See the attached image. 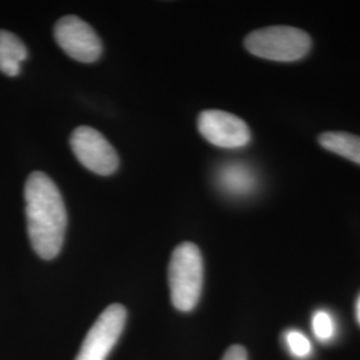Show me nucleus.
Returning a JSON list of instances; mask_svg holds the SVG:
<instances>
[{"label": "nucleus", "mask_w": 360, "mask_h": 360, "mask_svg": "<svg viewBox=\"0 0 360 360\" xmlns=\"http://www.w3.org/2000/svg\"><path fill=\"white\" fill-rule=\"evenodd\" d=\"M247 51L274 62H295L309 53L311 38L304 31L290 26L260 28L245 39Z\"/></svg>", "instance_id": "obj_3"}, {"label": "nucleus", "mask_w": 360, "mask_h": 360, "mask_svg": "<svg viewBox=\"0 0 360 360\" xmlns=\"http://www.w3.org/2000/svg\"><path fill=\"white\" fill-rule=\"evenodd\" d=\"M221 360H248V356L243 346H232L226 351Z\"/></svg>", "instance_id": "obj_13"}, {"label": "nucleus", "mask_w": 360, "mask_h": 360, "mask_svg": "<svg viewBox=\"0 0 360 360\" xmlns=\"http://www.w3.org/2000/svg\"><path fill=\"white\" fill-rule=\"evenodd\" d=\"M217 183L223 193L231 196H247L257 188L254 169L240 162H230L218 168Z\"/></svg>", "instance_id": "obj_8"}, {"label": "nucleus", "mask_w": 360, "mask_h": 360, "mask_svg": "<svg viewBox=\"0 0 360 360\" xmlns=\"http://www.w3.org/2000/svg\"><path fill=\"white\" fill-rule=\"evenodd\" d=\"M26 58L25 43L13 32L0 30V71L7 77H18Z\"/></svg>", "instance_id": "obj_9"}, {"label": "nucleus", "mask_w": 360, "mask_h": 360, "mask_svg": "<svg viewBox=\"0 0 360 360\" xmlns=\"http://www.w3.org/2000/svg\"><path fill=\"white\" fill-rule=\"evenodd\" d=\"M53 35L59 47L77 62L94 63L102 55V41L95 30L75 15L60 18L55 23Z\"/></svg>", "instance_id": "obj_5"}, {"label": "nucleus", "mask_w": 360, "mask_h": 360, "mask_svg": "<svg viewBox=\"0 0 360 360\" xmlns=\"http://www.w3.org/2000/svg\"><path fill=\"white\" fill-rule=\"evenodd\" d=\"M25 200L31 245L41 259L51 260L60 252L67 230L62 193L47 174L35 171L27 178Z\"/></svg>", "instance_id": "obj_1"}, {"label": "nucleus", "mask_w": 360, "mask_h": 360, "mask_svg": "<svg viewBox=\"0 0 360 360\" xmlns=\"http://www.w3.org/2000/svg\"><path fill=\"white\" fill-rule=\"evenodd\" d=\"M127 311L122 304H111L99 315L86 335L75 360H105L124 330Z\"/></svg>", "instance_id": "obj_4"}, {"label": "nucleus", "mask_w": 360, "mask_h": 360, "mask_svg": "<svg viewBox=\"0 0 360 360\" xmlns=\"http://www.w3.org/2000/svg\"><path fill=\"white\" fill-rule=\"evenodd\" d=\"M319 143L323 148L360 166V136L348 132H324L319 138Z\"/></svg>", "instance_id": "obj_10"}, {"label": "nucleus", "mask_w": 360, "mask_h": 360, "mask_svg": "<svg viewBox=\"0 0 360 360\" xmlns=\"http://www.w3.org/2000/svg\"><path fill=\"white\" fill-rule=\"evenodd\" d=\"M311 326H312V333L315 335V338L322 343L330 342L336 333L334 318L326 309H318L314 314Z\"/></svg>", "instance_id": "obj_11"}, {"label": "nucleus", "mask_w": 360, "mask_h": 360, "mask_svg": "<svg viewBox=\"0 0 360 360\" xmlns=\"http://www.w3.org/2000/svg\"><path fill=\"white\" fill-rule=\"evenodd\" d=\"M70 144L77 160L98 175L108 176L119 167L115 148L99 131L92 127L82 126L74 129Z\"/></svg>", "instance_id": "obj_6"}, {"label": "nucleus", "mask_w": 360, "mask_h": 360, "mask_svg": "<svg viewBox=\"0 0 360 360\" xmlns=\"http://www.w3.org/2000/svg\"><path fill=\"white\" fill-rule=\"evenodd\" d=\"M198 129L207 142L221 148H240L251 141V131L245 120L221 110L200 112Z\"/></svg>", "instance_id": "obj_7"}, {"label": "nucleus", "mask_w": 360, "mask_h": 360, "mask_svg": "<svg viewBox=\"0 0 360 360\" xmlns=\"http://www.w3.org/2000/svg\"><path fill=\"white\" fill-rule=\"evenodd\" d=\"M356 319H358V323L360 324V295L358 300H356Z\"/></svg>", "instance_id": "obj_14"}, {"label": "nucleus", "mask_w": 360, "mask_h": 360, "mask_svg": "<svg viewBox=\"0 0 360 360\" xmlns=\"http://www.w3.org/2000/svg\"><path fill=\"white\" fill-rule=\"evenodd\" d=\"M284 340L291 355L297 359H306L312 352V345L309 338L299 330H288L284 334Z\"/></svg>", "instance_id": "obj_12"}, {"label": "nucleus", "mask_w": 360, "mask_h": 360, "mask_svg": "<svg viewBox=\"0 0 360 360\" xmlns=\"http://www.w3.org/2000/svg\"><path fill=\"white\" fill-rule=\"evenodd\" d=\"M168 284L175 309L190 312L196 307L203 288V257L198 245L186 242L174 250L168 266Z\"/></svg>", "instance_id": "obj_2"}]
</instances>
